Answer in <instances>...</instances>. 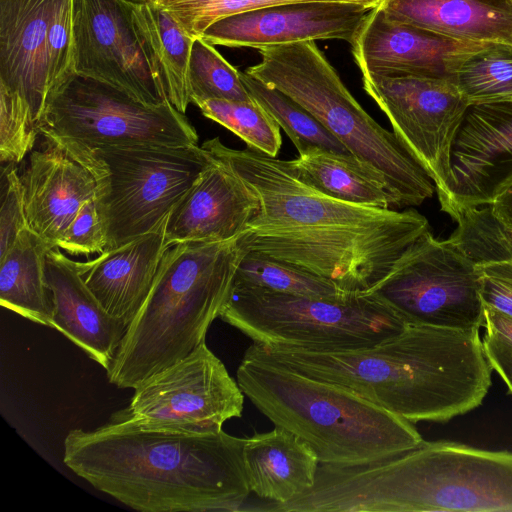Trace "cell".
<instances>
[{"label": "cell", "mask_w": 512, "mask_h": 512, "mask_svg": "<svg viewBox=\"0 0 512 512\" xmlns=\"http://www.w3.org/2000/svg\"><path fill=\"white\" fill-rule=\"evenodd\" d=\"M201 147L226 163L259 201L238 237L241 248L331 280L346 292L369 291L430 230L414 209L360 205L323 193L291 160L233 149L218 137Z\"/></svg>", "instance_id": "6da1fadb"}, {"label": "cell", "mask_w": 512, "mask_h": 512, "mask_svg": "<svg viewBox=\"0 0 512 512\" xmlns=\"http://www.w3.org/2000/svg\"><path fill=\"white\" fill-rule=\"evenodd\" d=\"M246 438L222 430L141 427L115 415L64 439V464L95 489L142 512L239 511L251 493Z\"/></svg>", "instance_id": "7a4b0ae2"}, {"label": "cell", "mask_w": 512, "mask_h": 512, "mask_svg": "<svg viewBox=\"0 0 512 512\" xmlns=\"http://www.w3.org/2000/svg\"><path fill=\"white\" fill-rule=\"evenodd\" d=\"M480 328L407 325L372 347L312 351L264 347L245 353L347 388L412 423L447 422L482 404L492 367Z\"/></svg>", "instance_id": "3957f363"}, {"label": "cell", "mask_w": 512, "mask_h": 512, "mask_svg": "<svg viewBox=\"0 0 512 512\" xmlns=\"http://www.w3.org/2000/svg\"><path fill=\"white\" fill-rule=\"evenodd\" d=\"M282 512H512V452L423 441L377 461L319 465Z\"/></svg>", "instance_id": "277c9868"}, {"label": "cell", "mask_w": 512, "mask_h": 512, "mask_svg": "<svg viewBox=\"0 0 512 512\" xmlns=\"http://www.w3.org/2000/svg\"><path fill=\"white\" fill-rule=\"evenodd\" d=\"M245 253L238 237L169 246L106 371L109 382L134 389L204 343L231 294Z\"/></svg>", "instance_id": "5b68a950"}, {"label": "cell", "mask_w": 512, "mask_h": 512, "mask_svg": "<svg viewBox=\"0 0 512 512\" xmlns=\"http://www.w3.org/2000/svg\"><path fill=\"white\" fill-rule=\"evenodd\" d=\"M236 379L254 406L305 442L322 465L365 464L424 441L412 422L347 388L246 353Z\"/></svg>", "instance_id": "8992f818"}, {"label": "cell", "mask_w": 512, "mask_h": 512, "mask_svg": "<svg viewBox=\"0 0 512 512\" xmlns=\"http://www.w3.org/2000/svg\"><path fill=\"white\" fill-rule=\"evenodd\" d=\"M246 73L294 100L355 157L386 179L398 209L432 197L435 185L401 140L353 97L315 41L265 46Z\"/></svg>", "instance_id": "52a82bcc"}, {"label": "cell", "mask_w": 512, "mask_h": 512, "mask_svg": "<svg viewBox=\"0 0 512 512\" xmlns=\"http://www.w3.org/2000/svg\"><path fill=\"white\" fill-rule=\"evenodd\" d=\"M74 71L73 0H0V159L19 163Z\"/></svg>", "instance_id": "ba28073f"}, {"label": "cell", "mask_w": 512, "mask_h": 512, "mask_svg": "<svg viewBox=\"0 0 512 512\" xmlns=\"http://www.w3.org/2000/svg\"><path fill=\"white\" fill-rule=\"evenodd\" d=\"M219 317L255 344L312 351L372 347L407 326L367 292L325 298L234 284Z\"/></svg>", "instance_id": "9c48e42d"}, {"label": "cell", "mask_w": 512, "mask_h": 512, "mask_svg": "<svg viewBox=\"0 0 512 512\" xmlns=\"http://www.w3.org/2000/svg\"><path fill=\"white\" fill-rule=\"evenodd\" d=\"M94 151L106 170L97 195L107 239L105 250L163 226L209 160L208 153L198 145L106 147Z\"/></svg>", "instance_id": "30bf717a"}, {"label": "cell", "mask_w": 512, "mask_h": 512, "mask_svg": "<svg viewBox=\"0 0 512 512\" xmlns=\"http://www.w3.org/2000/svg\"><path fill=\"white\" fill-rule=\"evenodd\" d=\"M40 135L92 150L198 145L195 128L170 102L148 106L107 83L76 73L53 95Z\"/></svg>", "instance_id": "8fae6325"}, {"label": "cell", "mask_w": 512, "mask_h": 512, "mask_svg": "<svg viewBox=\"0 0 512 512\" xmlns=\"http://www.w3.org/2000/svg\"><path fill=\"white\" fill-rule=\"evenodd\" d=\"M480 271L449 239L420 236L367 293L390 306L407 325L450 329L483 324Z\"/></svg>", "instance_id": "7c38bea8"}, {"label": "cell", "mask_w": 512, "mask_h": 512, "mask_svg": "<svg viewBox=\"0 0 512 512\" xmlns=\"http://www.w3.org/2000/svg\"><path fill=\"white\" fill-rule=\"evenodd\" d=\"M243 403L238 382L204 342L135 387L128 407L114 415L149 429L211 433L240 417Z\"/></svg>", "instance_id": "4fadbf2b"}, {"label": "cell", "mask_w": 512, "mask_h": 512, "mask_svg": "<svg viewBox=\"0 0 512 512\" xmlns=\"http://www.w3.org/2000/svg\"><path fill=\"white\" fill-rule=\"evenodd\" d=\"M127 0H73L74 71L148 106L169 102L159 64Z\"/></svg>", "instance_id": "5bb4252c"}, {"label": "cell", "mask_w": 512, "mask_h": 512, "mask_svg": "<svg viewBox=\"0 0 512 512\" xmlns=\"http://www.w3.org/2000/svg\"><path fill=\"white\" fill-rule=\"evenodd\" d=\"M362 83L442 199L450 178L454 139L470 106L455 82L414 75L364 74Z\"/></svg>", "instance_id": "9a60e30c"}, {"label": "cell", "mask_w": 512, "mask_h": 512, "mask_svg": "<svg viewBox=\"0 0 512 512\" xmlns=\"http://www.w3.org/2000/svg\"><path fill=\"white\" fill-rule=\"evenodd\" d=\"M20 175L28 227L56 247L80 208L97 197L103 160L81 144L43 137Z\"/></svg>", "instance_id": "2e32d148"}, {"label": "cell", "mask_w": 512, "mask_h": 512, "mask_svg": "<svg viewBox=\"0 0 512 512\" xmlns=\"http://www.w3.org/2000/svg\"><path fill=\"white\" fill-rule=\"evenodd\" d=\"M441 210L483 206L512 177V102L470 105L451 150Z\"/></svg>", "instance_id": "e0dca14e"}, {"label": "cell", "mask_w": 512, "mask_h": 512, "mask_svg": "<svg viewBox=\"0 0 512 512\" xmlns=\"http://www.w3.org/2000/svg\"><path fill=\"white\" fill-rule=\"evenodd\" d=\"M489 43L460 41L392 21L379 5L368 12L351 52L362 75H414L454 81L463 60Z\"/></svg>", "instance_id": "ac0fdd59"}, {"label": "cell", "mask_w": 512, "mask_h": 512, "mask_svg": "<svg viewBox=\"0 0 512 512\" xmlns=\"http://www.w3.org/2000/svg\"><path fill=\"white\" fill-rule=\"evenodd\" d=\"M342 2L308 1L274 5L222 18L200 36L211 45L265 46L338 39L350 45L368 12Z\"/></svg>", "instance_id": "d6986e66"}, {"label": "cell", "mask_w": 512, "mask_h": 512, "mask_svg": "<svg viewBox=\"0 0 512 512\" xmlns=\"http://www.w3.org/2000/svg\"><path fill=\"white\" fill-rule=\"evenodd\" d=\"M208 155L198 178L165 221L164 239L168 247L183 242L235 239L259 208L257 197L232 169Z\"/></svg>", "instance_id": "ffe728a7"}, {"label": "cell", "mask_w": 512, "mask_h": 512, "mask_svg": "<svg viewBox=\"0 0 512 512\" xmlns=\"http://www.w3.org/2000/svg\"><path fill=\"white\" fill-rule=\"evenodd\" d=\"M50 327L61 332L106 371L127 325L110 315L84 282L79 263L53 247L46 258Z\"/></svg>", "instance_id": "44dd1931"}, {"label": "cell", "mask_w": 512, "mask_h": 512, "mask_svg": "<svg viewBox=\"0 0 512 512\" xmlns=\"http://www.w3.org/2000/svg\"><path fill=\"white\" fill-rule=\"evenodd\" d=\"M167 248L163 225L78 263L85 284L103 308L128 326L144 304Z\"/></svg>", "instance_id": "7402d4cb"}, {"label": "cell", "mask_w": 512, "mask_h": 512, "mask_svg": "<svg viewBox=\"0 0 512 512\" xmlns=\"http://www.w3.org/2000/svg\"><path fill=\"white\" fill-rule=\"evenodd\" d=\"M392 21L456 40L512 45V0H383Z\"/></svg>", "instance_id": "603a6c76"}, {"label": "cell", "mask_w": 512, "mask_h": 512, "mask_svg": "<svg viewBox=\"0 0 512 512\" xmlns=\"http://www.w3.org/2000/svg\"><path fill=\"white\" fill-rule=\"evenodd\" d=\"M243 457L250 491L273 505L311 489L320 465L305 442L280 426L246 437Z\"/></svg>", "instance_id": "cb8c5ba5"}, {"label": "cell", "mask_w": 512, "mask_h": 512, "mask_svg": "<svg viewBox=\"0 0 512 512\" xmlns=\"http://www.w3.org/2000/svg\"><path fill=\"white\" fill-rule=\"evenodd\" d=\"M53 247L27 227L0 257L1 306L49 327L52 305L46 279V258Z\"/></svg>", "instance_id": "d4e9b609"}, {"label": "cell", "mask_w": 512, "mask_h": 512, "mask_svg": "<svg viewBox=\"0 0 512 512\" xmlns=\"http://www.w3.org/2000/svg\"><path fill=\"white\" fill-rule=\"evenodd\" d=\"M291 161L306 180L327 195L360 205L398 209L385 177L352 154L311 148Z\"/></svg>", "instance_id": "484cf974"}, {"label": "cell", "mask_w": 512, "mask_h": 512, "mask_svg": "<svg viewBox=\"0 0 512 512\" xmlns=\"http://www.w3.org/2000/svg\"><path fill=\"white\" fill-rule=\"evenodd\" d=\"M133 17L159 64L169 102L185 114L191 103L189 63L195 38L149 1L135 4Z\"/></svg>", "instance_id": "4316f807"}, {"label": "cell", "mask_w": 512, "mask_h": 512, "mask_svg": "<svg viewBox=\"0 0 512 512\" xmlns=\"http://www.w3.org/2000/svg\"><path fill=\"white\" fill-rule=\"evenodd\" d=\"M241 79L249 94L284 130L298 153L320 148L341 154H351L307 110L277 89L241 72Z\"/></svg>", "instance_id": "83f0119b"}, {"label": "cell", "mask_w": 512, "mask_h": 512, "mask_svg": "<svg viewBox=\"0 0 512 512\" xmlns=\"http://www.w3.org/2000/svg\"><path fill=\"white\" fill-rule=\"evenodd\" d=\"M457 227L448 238L474 263L512 262V226L490 204L452 209Z\"/></svg>", "instance_id": "f1b7e54d"}, {"label": "cell", "mask_w": 512, "mask_h": 512, "mask_svg": "<svg viewBox=\"0 0 512 512\" xmlns=\"http://www.w3.org/2000/svg\"><path fill=\"white\" fill-rule=\"evenodd\" d=\"M454 82L469 105L512 102V45L491 42L469 55Z\"/></svg>", "instance_id": "f546056e"}, {"label": "cell", "mask_w": 512, "mask_h": 512, "mask_svg": "<svg viewBox=\"0 0 512 512\" xmlns=\"http://www.w3.org/2000/svg\"><path fill=\"white\" fill-rule=\"evenodd\" d=\"M233 284L325 298L354 294L344 291L331 280L254 252H246L240 260Z\"/></svg>", "instance_id": "4dcf8cb0"}, {"label": "cell", "mask_w": 512, "mask_h": 512, "mask_svg": "<svg viewBox=\"0 0 512 512\" xmlns=\"http://www.w3.org/2000/svg\"><path fill=\"white\" fill-rule=\"evenodd\" d=\"M195 105L206 118L241 138L247 148L277 157L282 145L280 126L256 101L208 99Z\"/></svg>", "instance_id": "1f68e13d"}, {"label": "cell", "mask_w": 512, "mask_h": 512, "mask_svg": "<svg viewBox=\"0 0 512 512\" xmlns=\"http://www.w3.org/2000/svg\"><path fill=\"white\" fill-rule=\"evenodd\" d=\"M241 72L203 38H195L189 63L191 103L208 99L252 101Z\"/></svg>", "instance_id": "d6a6232c"}, {"label": "cell", "mask_w": 512, "mask_h": 512, "mask_svg": "<svg viewBox=\"0 0 512 512\" xmlns=\"http://www.w3.org/2000/svg\"><path fill=\"white\" fill-rule=\"evenodd\" d=\"M308 1L342 2L369 9H374L383 2V0H149L168 12L194 38L200 37L216 21L234 14L274 5Z\"/></svg>", "instance_id": "836d02e7"}, {"label": "cell", "mask_w": 512, "mask_h": 512, "mask_svg": "<svg viewBox=\"0 0 512 512\" xmlns=\"http://www.w3.org/2000/svg\"><path fill=\"white\" fill-rule=\"evenodd\" d=\"M28 227L21 177L15 163H7L1 174L0 257Z\"/></svg>", "instance_id": "e575fe53"}, {"label": "cell", "mask_w": 512, "mask_h": 512, "mask_svg": "<svg viewBox=\"0 0 512 512\" xmlns=\"http://www.w3.org/2000/svg\"><path fill=\"white\" fill-rule=\"evenodd\" d=\"M107 246L97 197L86 202L57 242L56 247L72 255L102 253Z\"/></svg>", "instance_id": "d590c367"}, {"label": "cell", "mask_w": 512, "mask_h": 512, "mask_svg": "<svg viewBox=\"0 0 512 512\" xmlns=\"http://www.w3.org/2000/svg\"><path fill=\"white\" fill-rule=\"evenodd\" d=\"M483 303L512 316V262L478 264Z\"/></svg>", "instance_id": "8d00e7d4"}, {"label": "cell", "mask_w": 512, "mask_h": 512, "mask_svg": "<svg viewBox=\"0 0 512 512\" xmlns=\"http://www.w3.org/2000/svg\"><path fill=\"white\" fill-rule=\"evenodd\" d=\"M485 355L493 369L512 395V349L487 336L482 338Z\"/></svg>", "instance_id": "74e56055"}, {"label": "cell", "mask_w": 512, "mask_h": 512, "mask_svg": "<svg viewBox=\"0 0 512 512\" xmlns=\"http://www.w3.org/2000/svg\"><path fill=\"white\" fill-rule=\"evenodd\" d=\"M484 335L512 349V316L483 303Z\"/></svg>", "instance_id": "f35d334b"}, {"label": "cell", "mask_w": 512, "mask_h": 512, "mask_svg": "<svg viewBox=\"0 0 512 512\" xmlns=\"http://www.w3.org/2000/svg\"><path fill=\"white\" fill-rule=\"evenodd\" d=\"M490 205L499 218L512 226V177L497 190Z\"/></svg>", "instance_id": "ab89813d"}, {"label": "cell", "mask_w": 512, "mask_h": 512, "mask_svg": "<svg viewBox=\"0 0 512 512\" xmlns=\"http://www.w3.org/2000/svg\"><path fill=\"white\" fill-rule=\"evenodd\" d=\"M127 1H130V2L135 3V4H140V3H145V2H147L149 0H127Z\"/></svg>", "instance_id": "60d3db41"}]
</instances>
